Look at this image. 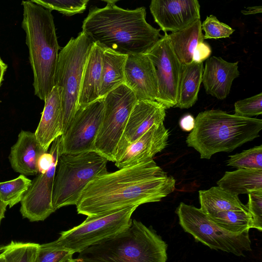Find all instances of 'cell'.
<instances>
[{
    "label": "cell",
    "mask_w": 262,
    "mask_h": 262,
    "mask_svg": "<svg viewBox=\"0 0 262 262\" xmlns=\"http://www.w3.org/2000/svg\"><path fill=\"white\" fill-rule=\"evenodd\" d=\"M210 45L204 41L199 43L194 49L192 54V61L202 63L210 57L211 54Z\"/></svg>",
    "instance_id": "cell-36"
},
{
    "label": "cell",
    "mask_w": 262,
    "mask_h": 262,
    "mask_svg": "<svg viewBox=\"0 0 262 262\" xmlns=\"http://www.w3.org/2000/svg\"><path fill=\"white\" fill-rule=\"evenodd\" d=\"M6 208L7 206L2 202L0 198V223L2 220L5 217Z\"/></svg>",
    "instance_id": "cell-40"
},
{
    "label": "cell",
    "mask_w": 262,
    "mask_h": 262,
    "mask_svg": "<svg viewBox=\"0 0 262 262\" xmlns=\"http://www.w3.org/2000/svg\"><path fill=\"white\" fill-rule=\"evenodd\" d=\"M167 245L152 229L132 220L120 233L79 253L85 262H166Z\"/></svg>",
    "instance_id": "cell-5"
},
{
    "label": "cell",
    "mask_w": 262,
    "mask_h": 262,
    "mask_svg": "<svg viewBox=\"0 0 262 262\" xmlns=\"http://www.w3.org/2000/svg\"><path fill=\"white\" fill-rule=\"evenodd\" d=\"M200 209L206 215L228 210L248 211L237 195L219 186L199 191Z\"/></svg>",
    "instance_id": "cell-23"
},
{
    "label": "cell",
    "mask_w": 262,
    "mask_h": 262,
    "mask_svg": "<svg viewBox=\"0 0 262 262\" xmlns=\"http://www.w3.org/2000/svg\"><path fill=\"white\" fill-rule=\"evenodd\" d=\"M103 101L102 121L93 150L108 161L115 162L117 145L137 100L132 91L122 84L107 93Z\"/></svg>",
    "instance_id": "cell-10"
},
{
    "label": "cell",
    "mask_w": 262,
    "mask_h": 262,
    "mask_svg": "<svg viewBox=\"0 0 262 262\" xmlns=\"http://www.w3.org/2000/svg\"><path fill=\"white\" fill-rule=\"evenodd\" d=\"M145 54L155 69L158 88L156 101L166 110L175 106L182 64L171 48L167 33Z\"/></svg>",
    "instance_id": "cell-11"
},
{
    "label": "cell",
    "mask_w": 262,
    "mask_h": 262,
    "mask_svg": "<svg viewBox=\"0 0 262 262\" xmlns=\"http://www.w3.org/2000/svg\"><path fill=\"white\" fill-rule=\"evenodd\" d=\"M201 24L199 19L183 30L168 34L171 48L182 65L192 62L194 49L204 40Z\"/></svg>",
    "instance_id": "cell-25"
},
{
    "label": "cell",
    "mask_w": 262,
    "mask_h": 262,
    "mask_svg": "<svg viewBox=\"0 0 262 262\" xmlns=\"http://www.w3.org/2000/svg\"><path fill=\"white\" fill-rule=\"evenodd\" d=\"M137 101H156L158 88L155 67L145 53L127 55L124 83Z\"/></svg>",
    "instance_id": "cell-16"
},
{
    "label": "cell",
    "mask_w": 262,
    "mask_h": 262,
    "mask_svg": "<svg viewBox=\"0 0 262 262\" xmlns=\"http://www.w3.org/2000/svg\"><path fill=\"white\" fill-rule=\"evenodd\" d=\"M242 13L244 15H251L260 13L262 12V7L259 6H253L247 7L246 10L241 11Z\"/></svg>",
    "instance_id": "cell-38"
},
{
    "label": "cell",
    "mask_w": 262,
    "mask_h": 262,
    "mask_svg": "<svg viewBox=\"0 0 262 262\" xmlns=\"http://www.w3.org/2000/svg\"><path fill=\"white\" fill-rule=\"evenodd\" d=\"M176 180L149 159L96 177L76 205L78 214L97 216L133 205L160 201L172 193Z\"/></svg>",
    "instance_id": "cell-1"
},
{
    "label": "cell",
    "mask_w": 262,
    "mask_h": 262,
    "mask_svg": "<svg viewBox=\"0 0 262 262\" xmlns=\"http://www.w3.org/2000/svg\"><path fill=\"white\" fill-rule=\"evenodd\" d=\"M262 120L229 114L220 110L198 114L186 142L201 159H210L220 152H231L259 136Z\"/></svg>",
    "instance_id": "cell-4"
},
{
    "label": "cell",
    "mask_w": 262,
    "mask_h": 262,
    "mask_svg": "<svg viewBox=\"0 0 262 262\" xmlns=\"http://www.w3.org/2000/svg\"><path fill=\"white\" fill-rule=\"evenodd\" d=\"M2 250H3V247H2L0 245V252H2Z\"/></svg>",
    "instance_id": "cell-43"
},
{
    "label": "cell",
    "mask_w": 262,
    "mask_h": 262,
    "mask_svg": "<svg viewBox=\"0 0 262 262\" xmlns=\"http://www.w3.org/2000/svg\"><path fill=\"white\" fill-rule=\"evenodd\" d=\"M201 28L205 32L204 39L228 38L235 31L234 29L220 21L213 15L207 16L201 24Z\"/></svg>",
    "instance_id": "cell-33"
},
{
    "label": "cell",
    "mask_w": 262,
    "mask_h": 262,
    "mask_svg": "<svg viewBox=\"0 0 262 262\" xmlns=\"http://www.w3.org/2000/svg\"><path fill=\"white\" fill-rule=\"evenodd\" d=\"M21 27L33 72L34 94L45 101L55 86L54 79L59 50L51 11L32 1L21 2Z\"/></svg>",
    "instance_id": "cell-3"
},
{
    "label": "cell",
    "mask_w": 262,
    "mask_h": 262,
    "mask_svg": "<svg viewBox=\"0 0 262 262\" xmlns=\"http://www.w3.org/2000/svg\"><path fill=\"white\" fill-rule=\"evenodd\" d=\"M60 137H58L53 164L47 171L40 173L32 181L20 202V212L23 217L31 222L43 221L55 212L52 199L55 174L60 155Z\"/></svg>",
    "instance_id": "cell-13"
},
{
    "label": "cell",
    "mask_w": 262,
    "mask_h": 262,
    "mask_svg": "<svg viewBox=\"0 0 262 262\" xmlns=\"http://www.w3.org/2000/svg\"><path fill=\"white\" fill-rule=\"evenodd\" d=\"M203 63L182 65L180 75L177 103L174 107L181 109L192 107L198 100L202 82Z\"/></svg>",
    "instance_id": "cell-22"
},
{
    "label": "cell",
    "mask_w": 262,
    "mask_h": 262,
    "mask_svg": "<svg viewBox=\"0 0 262 262\" xmlns=\"http://www.w3.org/2000/svg\"><path fill=\"white\" fill-rule=\"evenodd\" d=\"M74 254L54 241L39 245L35 262H67L73 258Z\"/></svg>",
    "instance_id": "cell-31"
},
{
    "label": "cell",
    "mask_w": 262,
    "mask_h": 262,
    "mask_svg": "<svg viewBox=\"0 0 262 262\" xmlns=\"http://www.w3.org/2000/svg\"><path fill=\"white\" fill-rule=\"evenodd\" d=\"M262 114V93L238 100L234 103V115L252 118Z\"/></svg>",
    "instance_id": "cell-34"
},
{
    "label": "cell",
    "mask_w": 262,
    "mask_h": 262,
    "mask_svg": "<svg viewBox=\"0 0 262 262\" xmlns=\"http://www.w3.org/2000/svg\"><path fill=\"white\" fill-rule=\"evenodd\" d=\"M238 62H231L211 56L205 62L202 82L207 94L220 100L229 94L233 80L239 75Z\"/></svg>",
    "instance_id": "cell-18"
},
{
    "label": "cell",
    "mask_w": 262,
    "mask_h": 262,
    "mask_svg": "<svg viewBox=\"0 0 262 262\" xmlns=\"http://www.w3.org/2000/svg\"><path fill=\"white\" fill-rule=\"evenodd\" d=\"M0 262H5V259L2 253L0 254Z\"/></svg>",
    "instance_id": "cell-42"
},
{
    "label": "cell",
    "mask_w": 262,
    "mask_h": 262,
    "mask_svg": "<svg viewBox=\"0 0 262 262\" xmlns=\"http://www.w3.org/2000/svg\"><path fill=\"white\" fill-rule=\"evenodd\" d=\"M246 205L251 217V228L262 230V190L249 193Z\"/></svg>",
    "instance_id": "cell-35"
},
{
    "label": "cell",
    "mask_w": 262,
    "mask_h": 262,
    "mask_svg": "<svg viewBox=\"0 0 262 262\" xmlns=\"http://www.w3.org/2000/svg\"><path fill=\"white\" fill-rule=\"evenodd\" d=\"M228 166L237 169H262V145L230 156Z\"/></svg>",
    "instance_id": "cell-30"
},
{
    "label": "cell",
    "mask_w": 262,
    "mask_h": 262,
    "mask_svg": "<svg viewBox=\"0 0 262 262\" xmlns=\"http://www.w3.org/2000/svg\"><path fill=\"white\" fill-rule=\"evenodd\" d=\"M67 262H85V261H82L78 258H76V259L72 258V259L70 260L69 261H68Z\"/></svg>",
    "instance_id": "cell-41"
},
{
    "label": "cell",
    "mask_w": 262,
    "mask_h": 262,
    "mask_svg": "<svg viewBox=\"0 0 262 262\" xmlns=\"http://www.w3.org/2000/svg\"><path fill=\"white\" fill-rule=\"evenodd\" d=\"M39 245L11 241L3 247L5 262H35Z\"/></svg>",
    "instance_id": "cell-29"
},
{
    "label": "cell",
    "mask_w": 262,
    "mask_h": 262,
    "mask_svg": "<svg viewBox=\"0 0 262 262\" xmlns=\"http://www.w3.org/2000/svg\"><path fill=\"white\" fill-rule=\"evenodd\" d=\"M169 132L162 122L155 124L127 147L115 163L119 169L152 159L168 145Z\"/></svg>",
    "instance_id": "cell-17"
},
{
    "label": "cell",
    "mask_w": 262,
    "mask_h": 262,
    "mask_svg": "<svg viewBox=\"0 0 262 262\" xmlns=\"http://www.w3.org/2000/svg\"><path fill=\"white\" fill-rule=\"evenodd\" d=\"M195 124V119L190 114H187L181 118L179 125L181 128L185 132L191 131Z\"/></svg>",
    "instance_id": "cell-37"
},
{
    "label": "cell",
    "mask_w": 262,
    "mask_h": 262,
    "mask_svg": "<svg viewBox=\"0 0 262 262\" xmlns=\"http://www.w3.org/2000/svg\"><path fill=\"white\" fill-rule=\"evenodd\" d=\"M47 152L43 149L35 133L21 130L16 142L12 146L9 156L13 169L24 176H35L38 173V161Z\"/></svg>",
    "instance_id": "cell-19"
},
{
    "label": "cell",
    "mask_w": 262,
    "mask_h": 262,
    "mask_svg": "<svg viewBox=\"0 0 262 262\" xmlns=\"http://www.w3.org/2000/svg\"><path fill=\"white\" fill-rule=\"evenodd\" d=\"M93 45L81 31L59 52L54 83L61 93L62 135L76 112L82 74Z\"/></svg>",
    "instance_id": "cell-7"
},
{
    "label": "cell",
    "mask_w": 262,
    "mask_h": 262,
    "mask_svg": "<svg viewBox=\"0 0 262 262\" xmlns=\"http://www.w3.org/2000/svg\"><path fill=\"white\" fill-rule=\"evenodd\" d=\"M34 3L51 11L56 10L71 16L82 13L86 9L88 0H32Z\"/></svg>",
    "instance_id": "cell-32"
},
{
    "label": "cell",
    "mask_w": 262,
    "mask_h": 262,
    "mask_svg": "<svg viewBox=\"0 0 262 262\" xmlns=\"http://www.w3.org/2000/svg\"><path fill=\"white\" fill-rule=\"evenodd\" d=\"M138 206L133 205L105 214L87 217L79 225L62 231L55 242L74 253H79L127 228L132 222L133 212Z\"/></svg>",
    "instance_id": "cell-9"
},
{
    "label": "cell",
    "mask_w": 262,
    "mask_h": 262,
    "mask_svg": "<svg viewBox=\"0 0 262 262\" xmlns=\"http://www.w3.org/2000/svg\"><path fill=\"white\" fill-rule=\"evenodd\" d=\"M103 111V99L77 109L67 130L60 137L59 154L93 150Z\"/></svg>",
    "instance_id": "cell-12"
},
{
    "label": "cell",
    "mask_w": 262,
    "mask_h": 262,
    "mask_svg": "<svg viewBox=\"0 0 262 262\" xmlns=\"http://www.w3.org/2000/svg\"><path fill=\"white\" fill-rule=\"evenodd\" d=\"M32 181L23 174L13 180L0 182V198L9 208L21 202Z\"/></svg>",
    "instance_id": "cell-28"
},
{
    "label": "cell",
    "mask_w": 262,
    "mask_h": 262,
    "mask_svg": "<svg viewBox=\"0 0 262 262\" xmlns=\"http://www.w3.org/2000/svg\"><path fill=\"white\" fill-rule=\"evenodd\" d=\"M155 21L164 33H174L201 19L197 0H152L149 5Z\"/></svg>",
    "instance_id": "cell-14"
},
{
    "label": "cell",
    "mask_w": 262,
    "mask_h": 262,
    "mask_svg": "<svg viewBox=\"0 0 262 262\" xmlns=\"http://www.w3.org/2000/svg\"><path fill=\"white\" fill-rule=\"evenodd\" d=\"M103 8L91 7L82 32L103 49L123 55L146 53L162 36L146 20L144 7L124 9L107 1Z\"/></svg>",
    "instance_id": "cell-2"
},
{
    "label": "cell",
    "mask_w": 262,
    "mask_h": 262,
    "mask_svg": "<svg viewBox=\"0 0 262 262\" xmlns=\"http://www.w3.org/2000/svg\"><path fill=\"white\" fill-rule=\"evenodd\" d=\"M104 49L93 43L82 74L77 110L99 99Z\"/></svg>",
    "instance_id": "cell-21"
},
{
    "label": "cell",
    "mask_w": 262,
    "mask_h": 262,
    "mask_svg": "<svg viewBox=\"0 0 262 262\" xmlns=\"http://www.w3.org/2000/svg\"><path fill=\"white\" fill-rule=\"evenodd\" d=\"M126 55L104 49L99 90L100 99L124 83V68Z\"/></svg>",
    "instance_id": "cell-26"
},
{
    "label": "cell",
    "mask_w": 262,
    "mask_h": 262,
    "mask_svg": "<svg viewBox=\"0 0 262 262\" xmlns=\"http://www.w3.org/2000/svg\"><path fill=\"white\" fill-rule=\"evenodd\" d=\"M165 110L163 105L156 101H137L117 145L115 162L122 157L127 147L152 126L164 122Z\"/></svg>",
    "instance_id": "cell-15"
},
{
    "label": "cell",
    "mask_w": 262,
    "mask_h": 262,
    "mask_svg": "<svg viewBox=\"0 0 262 262\" xmlns=\"http://www.w3.org/2000/svg\"><path fill=\"white\" fill-rule=\"evenodd\" d=\"M207 215L216 225L232 233H241L251 229V217L248 211L228 210Z\"/></svg>",
    "instance_id": "cell-27"
},
{
    "label": "cell",
    "mask_w": 262,
    "mask_h": 262,
    "mask_svg": "<svg viewBox=\"0 0 262 262\" xmlns=\"http://www.w3.org/2000/svg\"><path fill=\"white\" fill-rule=\"evenodd\" d=\"M217 186L236 195L262 190V169H237L226 171Z\"/></svg>",
    "instance_id": "cell-24"
},
{
    "label": "cell",
    "mask_w": 262,
    "mask_h": 262,
    "mask_svg": "<svg viewBox=\"0 0 262 262\" xmlns=\"http://www.w3.org/2000/svg\"><path fill=\"white\" fill-rule=\"evenodd\" d=\"M107 162L94 150L59 155L52 199L55 211L62 207L76 205L88 183L108 172Z\"/></svg>",
    "instance_id": "cell-6"
},
{
    "label": "cell",
    "mask_w": 262,
    "mask_h": 262,
    "mask_svg": "<svg viewBox=\"0 0 262 262\" xmlns=\"http://www.w3.org/2000/svg\"><path fill=\"white\" fill-rule=\"evenodd\" d=\"M44 101L41 118L34 133L43 149L47 152L52 142L62 135L61 93L56 86Z\"/></svg>",
    "instance_id": "cell-20"
},
{
    "label": "cell",
    "mask_w": 262,
    "mask_h": 262,
    "mask_svg": "<svg viewBox=\"0 0 262 262\" xmlns=\"http://www.w3.org/2000/svg\"><path fill=\"white\" fill-rule=\"evenodd\" d=\"M7 68V65L0 57V86L4 76L5 72Z\"/></svg>",
    "instance_id": "cell-39"
},
{
    "label": "cell",
    "mask_w": 262,
    "mask_h": 262,
    "mask_svg": "<svg viewBox=\"0 0 262 262\" xmlns=\"http://www.w3.org/2000/svg\"><path fill=\"white\" fill-rule=\"evenodd\" d=\"M179 224L184 231L209 248L245 256L251 250L249 231L234 233L211 221L200 208L181 202L176 210Z\"/></svg>",
    "instance_id": "cell-8"
}]
</instances>
